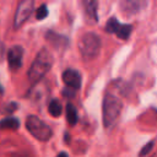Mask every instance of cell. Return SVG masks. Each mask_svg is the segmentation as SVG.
<instances>
[{"instance_id": "obj_18", "label": "cell", "mask_w": 157, "mask_h": 157, "mask_svg": "<svg viewBox=\"0 0 157 157\" xmlns=\"http://www.w3.org/2000/svg\"><path fill=\"white\" fill-rule=\"evenodd\" d=\"M16 109H17V103H15V102H11V103H7L6 105H4L2 113H6V114H9V113H12V112H15Z\"/></svg>"}, {"instance_id": "obj_5", "label": "cell", "mask_w": 157, "mask_h": 157, "mask_svg": "<svg viewBox=\"0 0 157 157\" xmlns=\"http://www.w3.org/2000/svg\"><path fill=\"white\" fill-rule=\"evenodd\" d=\"M34 10V1L33 0H23L18 4L17 10L15 12V18H13V27L18 28L21 27L27 20L28 17L32 15Z\"/></svg>"}, {"instance_id": "obj_12", "label": "cell", "mask_w": 157, "mask_h": 157, "mask_svg": "<svg viewBox=\"0 0 157 157\" xmlns=\"http://www.w3.org/2000/svg\"><path fill=\"white\" fill-rule=\"evenodd\" d=\"M77 110L76 108L74 107V104L71 103H67L66 104V121L70 124V125H75L77 123Z\"/></svg>"}, {"instance_id": "obj_1", "label": "cell", "mask_w": 157, "mask_h": 157, "mask_svg": "<svg viewBox=\"0 0 157 157\" xmlns=\"http://www.w3.org/2000/svg\"><path fill=\"white\" fill-rule=\"evenodd\" d=\"M53 66V55L48 49H42L34 58L29 70L28 78L31 82H39Z\"/></svg>"}, {"instance_id": "obj_19", "label": "cell", "mask_w": 157, "mask_h": 157, "mask_svg": "<svg viewBox=\"0 0 157 157\" xmlns=\"http://www.w3.org/2000/svg\"><path fill=\"white\" fill-rule=\"evenodd\" d=\"M4 54H5V44L2 42H0V61L2 60Z\"/></svg>"}, {"instance_id": "obj_10", "label": "cell", "mask_w": 157, "mask_h": 157, "mask_svg": "<svg viewBox=\"0 0 157 157\" xmlns=\"http://www.w3.org/2000/svg\"><path fill=\"white\" fill-rule=\"evenodd\" d=\"M146 4L142 1H137V0H125L120 2V7L121 11L126 15H135L140 10H142V7Z\"/></svg>"}, {"instance_id": "obj_9", "label": "cell", "mask_w": 157, "mask_h": 157, "mask_svg": "<svg viewBox=\"0 0 157 157\" xmlns=\"http://www.w3.org/2000/svg\"><path fill=\"white\" fill-rule=\"evenodd\" d=\"M82 5H83V11H85L87 21L90 23H94L98 20V15H97L98 2L94 0H85Z\"/></svg>"}, {"instance_id": "obj_13", "label": "cell", "mask_w": 157, "mask_h": 157, "mask_svg": "<svg viewBox=\"0 0 157 157\" xmlns=\"http://www.w3.org/2000/svg\"><path fill=\"white\" fill-rule=\"evenodd\" d=\"M48 112L52 117H59L63 112V108H61V103L58 101V99H52L49 102V105H48Z\"/></svg>"}, {"instance_id": "obj_16", "label": "cell", "mask_w": 157, "mask_h": 157, "mask_svg": "<svg viewBox=\"0 0 157 157\" xmlns=\"http://www.w3.org/2000/svg\"><path fill=\"white\" fill-rule=\"evenodd\" d=\"M48 16V7L45 4H42L37 10H36V18L37 20H44Z\"/></svg>"}, {"instance_id": "obj_8", "label": "cell", "mask_w": 157, "mask_h": 157, "mask_svg": "<svg viewBox=\"0 0 157 157\" xmlns=\"http://www.w3.org/2000/svg\"><path fill=\"white\" fill-rule=\"evenodd\" d=\"M64 83L71 90H78L81 87V74L74 69H66L63 72Z\"/></svg>"}, {"instance_id": "obj_17", "label": "cell", "mask_w": 157, "mask_h": 157, "mask_svg": "<svg viewBox=\"0 0 157 157\" xmlns=\"http://www.w3.org/2000/svg\"><path fill=\"white\" fill-rule=\"evenodd\" d=\"M152 148H153V141H150L148 144H146V145L142 147V150L140 151L139 156H140V157H144V156L148 155V153L152 151Z\"/></svg>"}, {"instance_id": "obj_20", "label": "cell", "mask_w": 157, "mask_h": 157, "mask_svg": "<svg viewBox=\"0 0 157 157\" xmlns=\"http://www.w3.org/2000/svg\"><path fill=\"white\" fill-rule=\"evenodd\" d=\"M12 157H29V156L26 153H15V155H12Z\"/></svg>"}, {"instance_id": "obj_14", "label": "cell", "mask_w": 157, "mask_h": 157, "mask_svg": "<svg viewBox=\"0 0 157 157\" xmlns=\"http://www.w3.org/2000/svg\"><path fill=\"white\" fill-rule=\"evenodd\" d=\"M131 31H132V27L130 25H123V23H120L119 27H118V29H117V32H115V34L120 39H128L129 36H130V33H131Z\"/></svg>"}, {"instance_id": "obj_7", "label": "cell", "mask_w": 157, "mask_h": 157, "mask_svg": "<svg viewBox=\"0 0 157 157\" xmlns=\"http://www.w3.org/2000/svg\"><path fill=\"white\" fill-rule=\"evenodd\" d=\"M45 39L56 50H65L70 44V40H69V38L66 36L59 34V33L53 32V31H49V32L45 33Z\"/></svg>"}, {"instance_id": "obj_21", "label": "cell", "mask_w": 157, "mask_h": 157, "mask_svg": "<svg viewBox=\"0 0 157 157\" xmlns=\"http://www.w3.org/2000/svg\"><path fill=\"white\" fill-rule=\"evenodd\" d=\"M56 157H69V156H67V153H66V152H60Z\"/></svg>"}, {"instance_id": "obj_15", "label": "cell", "mask_w": 157, "mask_h": 157, "mask_svg": "<svg viewBox=\"0 0 157 157\" xmlns=\"http://www.w3.org/2000/svg\"><path fill=\"white\" fill-rule=\"evenodd\" d=\"M119 25H120V23L118 22V20H117L115 17H110V18L108 20L107 25H105V31H107L108 33H114V34H115V32H117Z\"/></svg>"}, {"instance_id": "obj_11", "label": "cell", "mask_w": 157, "mask_h": 157, "mask_svg": "<svg viewBox=\"0 0 157 157\" xmlns=\"http://www.w3.org/2000/svg\"><path fill=\"white\" fill-rule=\"evenodd\" d=\"M20 126V121L17 118L13 117H6L2 120H0V129L5 130V129H10V130H16Z\"/></svg>"}, {"instance_id": "obj_2", "label": "cell", "mask_w": 157, "mask_h": 157, "mask_svg": "<svg viewBox=\"0 0 157 157\" xmlns=\"http://www.w3.org/2000/svg\"><path fill=\"white\" fill-rule=\"evenodd\" d=\"M123 108V103L120 98L112 93H107L103 98L102 105V114H103V125L107 129H110L117 123L120 112Z\"/></svg>"}, {"instance_id": "obj_6", "label": "cell", "mask_w": 157, "mask_h": 157, "mask_svg": "<svg viewBox=\"0 0 157 157\" xmlns=\"http://www.w3.org/2000/svg\"><path fill=\"white\" fill-rule=\"evenodd\" d=\"M23 59V48L21 45H13L7 52V63L11 70H17L22 66Z\"/></svg>"}, {"instance_id": "obj_3", "label": "cell", "mask_w": 157, "mask_h": 157, "mask_svg": "<svg viewBox=\"0 0 157 157\" xmlns=\"http://www.w3.org/2000/svg\"><path fill=\"white\" fill-rule=\"evenodd\" d=\"M101 49V38L93 33L87 32L81 36L78 40V50L85 59H93L98 55Z\"/></svg>"}, {"instance_id": "obj_4", "label": "cell", "mask_w": 157, "mask_h": 157, "mask_svg": "<svg viewBox=\"0 0 157 157\" xmlns=\"http://www.w3.org/2000/svg\"><path fill=\"white\" fill-rule=\"evenodd\" d=\"M26 128L32 134V136H34L39 141H48L53 136L52 128L36 115H28L27 117Z\"/></svg>"}]
</instances>
